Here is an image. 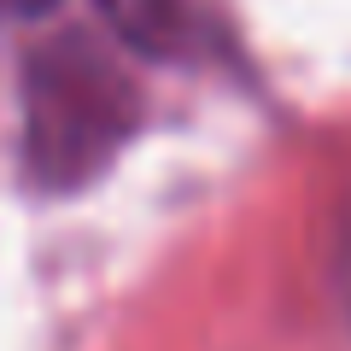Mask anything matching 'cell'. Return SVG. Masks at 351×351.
Segmentation results:
<instances>
[{"instance_id":"cell-2","label":"cell","mask_w":351,"mask_h":351,"mask_svg":"<svg viewBox=\"0 0 351 351\" xmlns=\"http://www.w3.org/2000/svg\"><path fill=\"white\" fill-rule=\"evenodd\" d=\"M106 12L123 41H135L141 53H158V59H193L211 47L188 0H106Z\"/></svg>"},{"instance_id":"cell-1","label":"cell","mask_w":351,"mask_h":351,"mask_svg":"<svg viewBox=\"0 0 351 351\" xmlns=\"http://www.w3.org/2000/svg\"><path fill=\"white\" fill-rule=\"evenodd\" d=\"M141 129V94L129 71L94 36L47 41L24 64V164L36 188L76 193Z\"/></svg>"},{"instance_id":"cell-3","label":"cell","mask_w":351,"mask_h":351,"mask_svg":"<svg viewBox=\"0 0 351 351\" xmlns=\"http://www.w3.org/2000/svg\"><path fill=\"white\" fill-rule=\"evenodd\" d=\"M59 0H0V18H18V24H29V18H47Z\"/></svg>"}]
</instances>
